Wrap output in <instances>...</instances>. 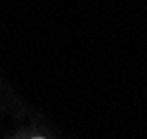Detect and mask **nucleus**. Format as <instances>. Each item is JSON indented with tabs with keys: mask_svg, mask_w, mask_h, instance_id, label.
Instances as JSON below:
<instances>
[{
	"mask_svg": "<svg viewBox=\"0 0 147 139\" xmlns=\"http://www.w3.org/2000/svg\"><path fill=\"white\" fill-rule=\"evenodd\" d=\"M34 139H43V137H34Z\"/></svg>",
	"mask_w": 147,
	"mask_h": 139,
	"instance_id": "obj_1",
	"label": "nucleus"
}]
</instances>
